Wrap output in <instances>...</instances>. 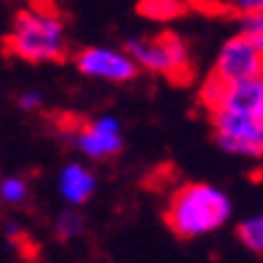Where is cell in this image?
<instances>
[{"label": "cell", "mask_w": 263, "mask_h": 263, "mask_svg": "<svg viewBox=\"0 0 263 263\" xmlns=\"http://www.w3.org/2000/svg\"><path fill=\"white\" fill-rule=\"evenodd\" d=\"M210 120L215 130V141L223 152L247 160L263 157L260 125L253 115L229 109V106H215V109H210Z\"/></svg>", "instance_id": "277c9868"}, {"label": "cell", "mask_w": 263, "mask_h": 263, "mask_svg": "<svg viewBox=\"0 0 263 263\" xmlns=\"http://www.w3.org/2000/svg\"><path fill=\"white\" fill-rule=\"evenodd\" d=\"M221 3L229 11L239 13V16H250V13H260L263 11V0H221Z\"/></svg>", "instance_id": "5bb4252c"}, {"label": "cell", "mask_w": 263, "mask_h": 263, "mask_svg": "<svg viewBox=\"0 0 263 263\" xmlns=\"http://www.w3.org/2000/svg\"><path fill=\"white\" fill-rule=\"evenodd\" d=\"M96 186H99L96 173L80 160L64 162L56 173V192L64 199V205H69V208H80V205L90 202L96 194Z\"/></svg>", "instance_id": "ba28073f"}, {"label": "cell", "mask_w": 263, "mask_h": 263, "mask_svg": "<svg viewBox=\"0 0 263 263\" xmlns=\"http://www.w3.org/2000/svg\"><path fill=\"white\" fill-rule=\"evenodd\" d=\"M258 125H260V144H263V115L258 117Z\"/></svg>", "instance_id": "2e32d148"}, {"label": "cell", "mask_w": 263, "mask_h": 263, "mask_svg": "<svg viewBox=\"0 0 263 263\" xmlns=\"http://www.w3.org/2000/svg\"><path fill=\"white\" fill-rule=\"evenodd\" d=\"M53 231H56V237L59 239H77L85 231V218H83V213L77 210V208H67V210H61L56 215V221H53Z\"/></svg>", "instance_id": "30bf717a"}, {"label": "cell", "mask_w": 263, "mask_h": 263, "mask_svg": "<svg viewBox=\"0 0 263 263\" xmlns=\"http://www.w3.org/2000/svg\"><path fill=\"white\" fill-rule=\"evenodd\" d=\"M29 199V183L22 176H3L0 178V202L8 208H22Z\"/></svg>", "instance_id": "9c48e42d"}, {"label": "cell", "mask_w": 263, "mask_h": 263, "mask_svg": "<svg viewBox=\"0 0 263 263\" xmlns=\"http://www.w3.org/2000/svg\"><path fill=\"white\" fill-rule=\"evenodd\" d=\"M237 234H239V242L247 247V250L263 255V213L245 218L237 229Z\"/></svg>", "instance_id": "7c38bea8"}, {"label": "cell", "mask_w": 263, "mask_h": 263, "mask_svg": "<svg viewBox=\"0 0 263 263\" xmlns=\"http://www.w3.org/2000/svg\"><path fill=\"white\" fill-rule=\"evenodd\" d=\"M239 35H245V37L263 53V11H260V13H250V16H242V22H239Z\"/></svg>", "instance_id": "4fadbf2b"}, {"label": "cell", "mask_w": 263, "mask_h": 263, "mask_svg": "<svg viewBox=\"0 0 263 263\" xmlns=\"http://www.w3.org/2000/svg\"><path fill=\"white\" fill-rule=\"evenodd\" d=\"M263 74V53L245 35H231L223 40L213 64V77L221 83H242Z\"/></svg>", "instance_id": "52a82bcc"}, {"label": "cell", "mask_w": 263, "mask_h": 263, "mask_svg": "<svg viewBox=\"0 0 263 263\" xmlns=\"http://www.w3.org/2000/svg\"><path fill=\"white\" fill-rule=\"evenodd\" d=\"M125 51L133 56L138 69H146L152 74H162L170 77V80H186L192 72L189 45L176 32L130 37Z\"/></svg>", "instance_id": "3957f363"}, {"label": "cell", "mask_w": 263, "mask_h": 263, "mask_svg": "<svg viewBox=\"0 0 263 263\" xmlns=\"http://www.w3.org/2000/svg\"><path fill=\"white\" fill-rule=\"evenodd\" d=\"M19 106H22L24 112H37L40 106H43V93H40V90H35V88L22 90V93H19Z\"/></svg>", "instance_id": "9a60e30c"}, {"label": "cell", "mask_w": 263, "mask_h": 263, "mask_svg": "<svg viewBox=\"0 0 263 263\" xmlns=\"http://www.w3.org/2000/svg\"><path fill=\"white\" fill-rule=\"evenodd\" d=\"M6 48L29 64H48L67 53V27L53 11L27 8L22 11L6 37Z\"/></svg>", "instance_id": "7a4b0ae2"}, {"label": "cell", "mask_w": 263, "mask_h": 263, "mask_svg": "<svg viewBox=\"0 0 263 263\" xmlns=\"http://www.w3.org/2000/svg\"><path fill=\"white\" fill-rule=\"evenodd\" d=\"M183 8H186L183 0H141V13L157 22H170L181 16Z\"/></svg>", "instance_id": "8fae6325"}, {"label": "cell", "mask_w": 263, "mask_h": 263, "mask_svg": "<svg viewBox=\"0 0 263 263\" xmlns=\"http://www.w3.org/2000/svg\"><path fill=\"white\" fill-rule=\"evenodd\" d=\"M74 67L80 74L101 83H130L141 72L128 51L112 48V45H88L74 53Z\"/></svg>", "instance_id": "5b68a950"}, {"label": "cell", "mask_w": 263, "mask_h": 263, "mask_svg": "<svg viewBox=\"0 0 263 263\" xmlns=\"http://www.w3.org/2000/svg\"><path fill=\"white\" fill-rule=\"evenodd\" d=\"M72 146L85 160H109L122 152V122L115 115H99L69 130Z\"/></svg>", "instance_id": "8992f818"}, {"label": "cell", "mask_w": 263, "mask_h": 263, "mask_svg": "<svg viewBox=\"0 0 263 263\" xmlns=\"http://www.w3.org/2000/svg\"><path fill=\"white\" fill-rule=\"evenodd\" d=\"M167 226L183 239H197L218 231L231 218V199L213 183H186L167 202Z\"/></svg>", "instance_id": "6da1fadb"}]
</instances>
